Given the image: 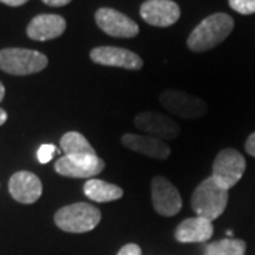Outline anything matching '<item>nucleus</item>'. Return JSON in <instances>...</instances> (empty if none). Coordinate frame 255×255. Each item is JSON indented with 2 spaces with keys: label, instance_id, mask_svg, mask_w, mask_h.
<instances>
[{
  "label": "nucleus",
  "instance_id": "obj_24",
  "mask_svg": "<svg viewBox=\"0 0 255 255\" xmlns=\"http://www.w3.org/2000/svg\"><path fill=\"white\" fill-rule=\"evenodd\" d=\"M46 3L47 6H51V7H61V6H65L68 4L71 0H43Z\"/></svg>",
  "mask_w": 255,
  "mask_h": 255
},
{
  "label": "nucleus",
  "instance_id": "obj_25",
  "mask_svg": "<svg viewBox=\"0 0 255 255\" xmlns=\"http://www.w3.org/2000/svg\"><path fill=\"white\" fill-rule=\"evenodd\" d=\"M28 0H0V3H4L7 6H11V7H17V6H21V4H26Z\"/></svg>",
  "mask_w": 255,
  "mask_h": 255
},
{
  "label": "nucleus",
  "instance_id": "obj_22",
  "mask_svg": "<svg viewBox=\"0 0 255 255\" xmlns=\"http://www.w3.org/2000/svg\"><path fill=\"white\" fill-rule=\"evenodd\" d=\"M118 255H142V250L137 244H127L119 250Z\"/></svg>",
  "mask_w": 255,
  "mask_h": 255
},
{
  "label": "nucleus",
  "instance_id": "obj_26",
  "mask_svg": "<svg viewBox=\"0 0 255 255\" xmlns=\"http://www.w3.org/2000/svg\"><path fill=\"white\" fill-rule=\"evenodd\" d=\"M6 121H7V114H6V111L0 108V127H1Z\"/></svg>",
  "mask_w": 255,
  "mask_h": 255
},
{
  "label": "nucleus",
  "instance_id": "obj_9",
  "mask_svg": "<svg viewBox=\"0 0 255 255\" xmlns=\"http://www.w3.org/2000/svg\"><path fill=\"white\" fill-rule=\"evenodd\" d=\"M133 124L142 132L149 133L150 136L159 137L162 140H172L180 135V127L173 118L155 111H146L137 114Z\"/></svg>",
  "mask_w": 255,
  "mask_h": 255
},
{
  "label": "nucleus",
  "instance_id": "obj_20",
  "mask_svg": "<svg viewBox=\"0 0 255 255\" xmlns=\"http://www.w3.org/2000/svg\"><path fill=\"white\" fill-rule=\"evenodd\" d=\"M230 7L241 14H254L255 0H228Z\"/></svg>",
  "mask_w": 255,
  "mask_h": 255
},
{
  "label": "nucleus",
  "instance_id": "obj_5",
  "mask_svg": "<svg viewBox=\"0 0 255 255\" xmlns=\"http://www.w3.org/2000/svg\"><path fill=\"white\" fill-rule=\"evenodd\" d=\"M246 159L238 150L233 147L223 149L220 152L214 163L211 177L216 180L220 187L230 190L234 187L246 172Z\"/></svg>",
  "mask_w": 255,
  "mask_h": 255
},
{
  "label": "nucleus",
  "instance_id": "obj_8",
  "mask_svg": "<svg viewBox=\"0 0 255 255\" xmlns=\"http://www.w3.org/2000/svg\"><path fill=\"white\" fill-rule=\"evenodd\" d=\"M152 203L156 213L164 217L176 216L183 206L179 190L163 176H156L152 180Z\"/></svg>",
  "mask_w": 255,
  "mask_h": 255
},
{
  "label": "nucleus",
  "instance_id": "obj_2",
  "mask_svg": "<svg viewBox=\"0 0 255 255\" xmlns=\"http://www.w3.org/2000/svg\"><path fill=\"white\" fill-rule=\"evenodd\" d=\"M228 203V190L220 187L210 176L196 187L191 194V209L203 219L214 221L224 213Z\"/></svg>",
  "mask_w": 255,
  "mask_h": 255
},
{
  "label": "nucleus",
  "instance_id": "obj_15",
  "mask_svg": "<svg viewBox=\"0 0 255 255\" xmlns=\"http://www.w3.org/2000/svg\"><path fill=\"white\" fill-rule=\"evenodd\" d=\"M67 23L58 14H38L27 26V36L36 41H48L63 34Z\"/></svg>",
  "mask_w": 255,
  "mask_h": 255
},
{
  "label": "nucleus",
  "instance_id": "obj_12",
  "mask_svg": "<svg viewBox=\"0 0 255 255\" xmlns=\"http://www.w3.org/2000/svg\"><path fill=\"white\" fill-rule=\"evenodd\" d=\"M140 17L156 27H169L180 17V7L172 0H146L140 6Z\"/></svg>",
  "mask_w": 255,
  "mask_h": 255
},
{
  "label": "nucleus",
  "instance_id": "obj_4",
  "mask_svg": "<svg viewBox=\"0 0 255 255\" xmlns=\"http://www.w3.org/2000/svg\"><path fill=\"white\" fill-rule=\"evenodd\" d=\"M48 58L43 53L28 48L0 50V70L10 75H30L43 71Z\"/></svg>",
  "mask_w": 255,
  "mask_h": 255
},
{
  "label": "nucleus",
  "instance_id": "obj_23",
  "mask_svg": "<svg viewBox=\"0 0 255 255\" xmlns=\"http://www.w3.org/2000/svg\"><path fill=\"white\" fill-rule=\"evenodd\" d=\"M246 150L250 155L255 157V132L254 133H251V135L248 136V139H247Z\"/></svg>",
  "mask_w": 255,
  "mask_h": 255
},
{
  "label": "nucleus",
  "instance_id": "obj_1",
  "mask_svg": "<svg viewBox=\"0 0 255 255\" xmlns=\"http://www.w3.org/2000/svg\"><path fill=\"white\" fill-rule=\"evenodd\" d=\"M234 28V20L226 13H216L206 17L191 31L187 46L191 51L203 53L223 43Z\"/></svg>",
  "mask_w": 255,
  "mask_h": 255
},
{
  "label": "nucleus",
  "instance_id": "obj_14",
  "mask_svg": "<svg viewBox=\"0 0 255 255\" xmlns=\"http://www.w3.org/2000/svg\"><path fill=\"white\" fill-rule=\"evenodd\" d=\"M122 143L128 149L145 155L152 159L164 160L170 156V147L164 143L162 139L150 135H136V133H127L122 136Z\"/></svg>",
  "mask_w": 255,
  "mask_h": 255
},
{
  "label": "nucleus",
  "instance_id": "obj_10",
  "mask_svg": "<svg viewBox=\"0 0 255 255\" xmlns=\"http://www.w3.org/2000/svg\"><path fill=\"white\" fill-rule=\"evenodd\" d=\"M95 21L98 27L108 36L130 38L137 36L139 33V27L132 18L110 7H102L98 10L95 13Z\"/></svg>",
  "mask_w": 255,
  "mask_h": 255
},
{
  "label": "nucleus",
  "instance_id": "obj_7",
  "mask_svg": "<svg viewBox=\"0 0 255 255\" xmlns=\"http://www.w3.org/2000/svg\"><path fill=\"white\" fill-rule=\"evenodd\" d=\"M105 167L98 155H64L54 164V170L64 177L94 179Z\"/></svg>",
  "mask_w": 255,
  "mask_h": 255
},
{
  "label": "nucleus",
  "instance_id": "obj_17",
  "mask_svg": "<svg viewBox=\"0 0 255 255\" xmlns=\"http://www.w3.org/2000/svg\"><path fill=\"white\" fill-rule=\"evenodd\" d=\"M84 194L95 203H108L121 199L124 196V190L114 183L88 179L84 184Z\"/></svg>",
  "mask_w": 255,
  "mask_h": 255
},
{
  "label": "nucleus",
  "instance_id": "obj_13",
  "mask_svg": "<svg viewBox=\"0 0 255 255\" xmlns=\"http://www.w3.org/2000/svg\"><path fill=\"white\" fill-rule=\"evenodd\" d=\"M9 191L11 197L21 204H33L43 194V184L31 172H16L10 177Z\"/></svg>",
  "mask_w": 255,
  "mask_h": 255
},
{
  "label": "nucleus",
  "instance_id": "obj_21",
  "mask_svg": "<svg viewBox=\"0 0 255 255\" xmlns=\"http://www.w3.org/2000/svg\"><path fill=\"white\" fill-rule=\"evenodd\" d=\"M55 155V146L51 143H46V145L40 146V149L37 150V159L40 163H48L53 156Z\"/></svg>",
  "mask_w": 255,
  "mask_h": 255
},
{
  "label": "nucleus",
  "instance_id": "obj_19",
  "mask_svg": "<svg viewBox=\"0 0 255 255\" xmlns=\"http://www.w3.org/2000/svg\"><path fill=\"white\" fill-rule=\"evenodd\" d=\"M247 246L238 238H223L210 243L204 248V255H246Z\"/></svg>",
  "mask_w": 255,
  "mask_h": 255
},
{
  "label": "nucleus",
  "instance_id": "obj_18",
  "mask_svg": "<svg viewBox=\"0 0 255 255\" xmlns=\"http://www.w3.org/2000/svg\"><path fill=\"white\" fill-rule=\"evenodd\" d=\"M60 146L64 155H97L95 149L80 132H67L64 133Z\"/></svg>",
  "mask_w": 255,
  "mask_h": 255
},
{
  "label": "nucleus",
  "instance_id": "obj_11",
  "mask_svg": "<svg viewBox=\"0 0 255 255\" xmlns=\"http://www.w3.org/2000/svg\"><path fill=\"white\" fill-rule=\"evenodd\" d=\"M90 57L95 64L107 67H119L125 70H140L143 67V61L139 55L119 47H97Z\"/></svg>",
  "mask_w": 255,
  "mask_h": 255
},
{
  "label": "nucleus",
  "instance_id": "obj_16",
  "mask_svg": "<svg viewBox=\"0 0 255 255\" xmlns=\"http://www.w3.org/2000/svg\"><path fill=\"white\" fill-rule=\"evenodd\" d=\"M213 221L197 216L182 221L174 231V238L179 243H206L213 237Z\"/></svg>",
  "mask_w": 255,
  "mask_h": 255
},
{
  "label": "nucleus",
  "instance_id": "obj_3",
  "mask_svg": "<svg viewBox=\"0 0 255 255\" xmlns=\"http://www.w3.org/2000/svg\"><path fill=\"white\" fill-rule=\"evenodd\" d=\"M101 217V211L95 206L80 201L58 210L54 216V223L65 233L81 234L92 231L100 224Z\"/></svg>",
  "mask_w": 255,
  "mask_h": 255
},
{
  "label": "nucleus",
  "instance_id": "obj_27",
  "mask_svg": "<svg viewBox=\"0 0 255 255\" xmlns=\"http://www.w3.org/2000/svg\"><path fill=\"white\" fill-rule=\"evenodd\" d=\"M4 92H6V90H4V85L0 82V102H1L3 98H4Z\"/></svg>",
  "mask_w": 255,
  "mask_h": 255
},
{
  "label": "nucleus",
  "instance_id": "obj_6",
  "mask_svg": "<svg viewBox=\"0 0 255 255\" xmlns=\"http://www.w3.org/2000/svg\"><path fill=\"white\" fill-rule=\"evenodd\" d=\"M159 101L167 112L183 119H199L207 112L204 101L184 91L166 90L160 94Z\"/></svg>",
  "mask_w": 255,
  "mask_h": 255
}]
</instances>
